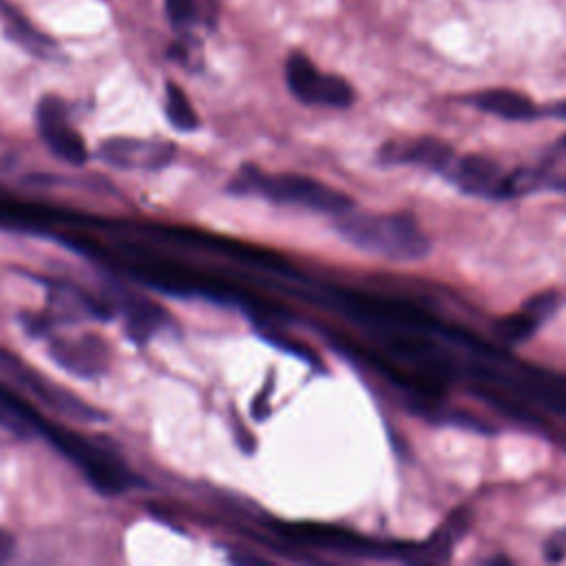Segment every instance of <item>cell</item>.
I'll return each instance as SVG.
<instances>
[{
    "label": "cell",
    "instance_id": "obj_19",
    "mask_svg": "<svg viewBox=\"0 0 566 566\" xmlns=\"http://www.w3.org/2000/svg\"><path fill=\"white\" fill-rule=\"evenodd\" d=\"M537 325L539 323L522 310L517 314H509L504 318H497L493 329H495V336H500L504 343H522L535 332Z\"/></svg>",
    "mask_w": 566,
    "mask_h": 566
},
{
    "label": "cell",
    "instance_id": "obj_6",
    "mask_svg": "<svg viewBox=\"0 0 566 566\" xmlns=\"http://www.w3.org/2000/svg\"><path fill=\"white\" fill-rule=\"evenodd\" d=\"M285 82L290 93L303 104H323L347 108L354 102V88L338 75H323L303 53H292L285 62Z\"/></svg>",
    "mask_w": 566,
    "mask_h": 566
},
{
    "label": "cell",
    "instance_id": "obj_7",
    "mask_svg": "<svg viewBox=\"0 0 566 566\" xmlns=\"http://www.w3.org/2000/svg\"><path fill=\"white\" fill-rule=\"evenodd\" d=\"M49 356L69 374L80 378H97L111 365V345L97 334L55 336Z\"/></svg>",
    "mask_w": 566,
    "mask_h": 566
},
{
    "label": "cell",
    "instance_id": "obj_20",
    "mask_svg": "<svg viewBox=\"0 0 566 566\" xmlns=\"http://www.w3.org/2000/svg\"><path fill=\"white\" fill-rule=\"evenodd\" d=\"M166 15L172 22V27H188L195 20H199L201 9L199 0H166Z\"/></svg>",
    "mask_w": 566,
    "mask_h": 566
},
{
    "label": "cell",
    "instance_id": "obj_10",
    "mask_svg": "<svg viewBox=\"0 0 566 566\" xmlns=\"http://www.w3.org/2000/svg\"><path fill=\"white\" fill-rule=\"evenodd\" d=\"M175 148L166 142H148V139H128L117 137L108 139L99 146V157L117 168H135V170H155L170 161Z\"/></svg>",
    "mask_w": 566,
    "mask_h": 566
},
{
    "label": "cell",
    "instance_id": "obj_11",
    "mask_svg": "<svg viewBox=\"0 0 566 566\" xmlns=\"http://www.w3.org/2000/svg\"><path fill=\"white\" fill-rule=\"evenodd\" d=\"M385 161H396V164H413L427 170L436 172H447L451 161L455 159V153L449 144L436 139V137H418L411 142H398V144H387L385 150L380 153Z\"/></svg>",
    "mask_w": 566,
    "mask_h": 566
},
{
    "label": "cell",
    "instance_id": "obj_21",
    "mask_svg": "<svg viewBox=\"0 0 566 566\" xmlns=\"http://www.w3.org/2000/svg\"><path fill=\"white\" fill-rule=\"evenodd\" d=\"M261 334H263L272 345H276V347H281V349H285V352H290V354H294V356H298L301 360L312 363V365L318 363L316 356H314V352H312L310 347H305L303 343L292 340V336H285V334H281V332L274 329V327H261Z\"/></svg>",
    "mask_w": 566,
    "mask_h": 566
},
{
    "label": "cell",
    "instance_id": "obj_23",
    "mask_svg": "<svg viewBox=\"0 0 566 566\" xmlns=\"http://www.w3.org/2000/svg\"><path fill=\"white\" fill-rule=\"evenodd\" d=\"M546 555H548V559H564L566 557V528L562 533H557L546 544Z\"/></svg>",
    "mask_w": 566,
    "mask_h": 566
},
{
    "label": "cell",
    "instance_id": "obj_4",
    "mask_svg": "<svg viewBox=\"0 0 566 566\" xmlns=\"http://www.w3.org/2000/svg\"><path fill=\"white\" fill-rule=\"evenodd\" d=\"M338 303L349 310L352 314L378 323L382 329H407V332H420L429 334L433 329H440L442 325L422 307L411 305L407 301H394L367 292H354V290H338Z\"/></svg>",
    "mask_w": 566,
    "mask_h": 566
},
{
    "label": "cell",
    "instance_id": "obj_9",
    "mask_svg": "<svg viewBox=\"0 0 566 566\" xmlns=\"http://www.w3.org/2000/svg\"><path fill=\"white\" fill-rule=\"evenodd\" d=\"M444 175H449V179L467 195L504 197L506 175L489 157H482V155L455 157Z\"/></svg>",
    "mask_w": 566,
    "mask_h": 566
},
{
    "label": "cell",
    "instance_id": "obj_5",
    "mask_svg": "<svg viewBox=\"0 0 566 566\" xmlns=\"http://www.w3.org/2000/svg\"><path fill=\"white\" fill-rule=\"evenodd\" d=\"M0 371L4 376H9L13 382H18V385L27 387L31 394H35V398H40L44 405L53 407L57 413H62V416H66L71 420L95 422V420H104L106 418L104 411H99L97 407L84 402L75 394L66 391L62 385L51 382L49 378L38 374L33 367H29L20 358H15L11 352L0 349Z\"/></svg>",
    "mask_w": 566,
    "mask_h": 566
},
{
    "label": "cell",
    "instance_id": "obj_22",
    "mask_svg": "<svg viewBox=\"0 0 566 566\" xmlns=\"http://www.w3.org/2000/svg\"><path fill=\"white\" fill-rule=\"evenodd\" d=\"M555 305H557V294L555 292H542V294L526 301L524 312L531 314L539 323L544 316H548L555 310Z\"/></svg>",
    "mask_w": 566,
    "mask_h": 566
},
{
    "label": "cell",
    "instance_id": "obj_12",
    "mask_svg": "<svg viewBox=\"0 0 566 566\" xmlns=\"http://www.w3.org/2000/svg\"><path fill=\"white\" fill-rule=\"evenodd\" d=\"M279 533L310 546H323L332 551H347V553H369L371 542L343 528L314 524V522H301V524H279Z\"/></svg>",
    "mask_w": 566,
    "mask_h": 566
},
{
    "label": "cell",
    "instance_id": "obj_3",
    "mask_svg": "<svg viewBox=\"0 0 566 566\" xmlns=\"http://www.w3.org/2000/svg\"><path fill=\"white\" fill-rule=\"evenodd\" d=\"M38 433H42L62 455H66L84 473L95 491L104 495H117L135 484L133 473L115 453L91 442L82 433L53 424L46 418Z\"/></svg>",
    "mask_w": 566,
    "mask_h": 566
},
{
    "label": "cell",
    "instance_id": "obj_16",
    "mask_svg": "<svg viewBox=\"0 0 566 566\" xmlns=\"http://www.w3.org/2000/svg\"><path fill=\"white\" fill-rule=\"evenodd\" d=\"M164 108H166V117L168 122L172 124V128L177 130H195L199 126V117L188 99V95L184 93V88L175 82H168L166 84V102H164Z\"/></svg>",
    "mask_w": 566,
    "mask_h": 566
},
{
    "label": "cell",
    "instance_id": "obj_17",
    "mask_svg": "<svg viewBox=\"0 0 566 566\" xmlns=\"http://www.w3.org/2000/svg\"><path fill=\"white\" fill-rule=\"evenodd\" d=\"M467 531V515L464 513H455L453 517H449V522L438 528V533L431 537V542L420 548L422 553L429 555V559H444L449 548L453 546V542Z\"/></svg>",
    "mask_w": 566,
    "mask_h": 566
},
{
    "label": "cell",
    "instance_id": "obj_13",
    "mask_svg": "<svg viewBox=\"0 0 566 566\" xmlns=\"http://www.w3.org/2000/svg\"><path fill=\"white\" fill-rule=\"evenodd\" d=\"M504 380L511 387H515V391H522V396L528 398L531 402H537L544 409L566 416V376L564 374L528 369Z\"/></svg>",
    "mask_w": 566,
    "mask_h": 566
},
{
    "label": "cell",
    "instance_id": "obj_18",
    "mask_svg": "<svg viewBox=\"0 0 566 566\" xmlns=\"http://www.w3.org/2000/svg\"><path fill=\"white\" fill-rule=\"evenodd\" d=\"M535 186H548L566 192V146L553 150L537 170H533Z\"/></svg>",
    "mask_w": 566,
    "mask_h": 566
},
{
    "label": "cell",
    "instance_id": "obj_8",
    "mask_svg": "<svg viewBox=\"0 0 566 566\" xmlns=\"http://www.w3.org/2000/svg\"><path fill=\"white\" fill-rule=\"evenodd\" d=\"M38 130L46 146L69 164H84L88 157L82 135L69 124L66 104L55 95H44L35 111Z\"/></svg>",
    "mask_w": 566,
    "mask_h": 566
},
{
    "label": "cell",
    "instance_id": "obj_15",
    "mask_svg": "<svg viewBox=\"0 0 566 566\" xmlns=\"http://www.w3.org/2000/svg\"><path fill=\"white\" fill-rule=\"evenodd\" d=\"M471 104L484 113H491L502 119H513V122L528 119V117L537 115L535 104L526 95L511 91V88L480 91V93L471 95Z\"/></svg>",
    "mask_w": 566,
    "mask_h": 566
},
{
    "label": "cell",
    "instance_id": "obj_24",
    "mask_svg": "<svg viewBox=\"0 0 566 566\" xmlns=\"http://www.w3.org/2000/svg\"><path fill=\"white\" fill-rule=\"evenodd\" d=\"M13 548H15L13 535L7 528H0V564L13 555Z\"/></svg>",
    "mask_w": 566,
    "mask_h": 566
},
{
    "label": "cell",
    "instance_id": "obj_1",
    "mask_svg": "<svg viewBox=\"0 0 566 566\" xmlns=\"http://www.w3.org/2000/svg\"><path fill=\"white\" fill-rule=\"evenodd\" d=\"M336 230L356 248L391 261H416L429 254L431 243L407 212H354L336 219Z\"/></svg>",
    "mask_w": 566,
    "mask_h": 566
},
{
    "label": "cell",
    "instance_id": "obj_2",
    "mask_svg": "<svg viewBox=\"0 0 566 566\" xmlns=\"http://www.w3.org/2000/svg\"><path fill=\"white\" fill-rule=\"evenodd\" d=\"M234 192H259L276 203H292L327 214H343L352 208V199L318 179L305 175H265L252 166H245L230 186Z\"/></svg>",
    "mask_w": 566,
    "mask_h": 566
},
{
    "label": "cell",
    "instance_id": "obj_14",
    "mask_svg": "<svg viewBox=\"0 0 566 566\" xmlns=\"http://www.w3.org/2000/svg\"><path fill=\"white\" fill-rule=\"evenodd\" d=\"M119 305L126 318V332L130 338L135 340H146L150 338L166 321L168 314L153 301L128 292V290H119Z\"/></svg>",
    "mask_w": 566,
    "mask_h": 566
}]
</instances>
